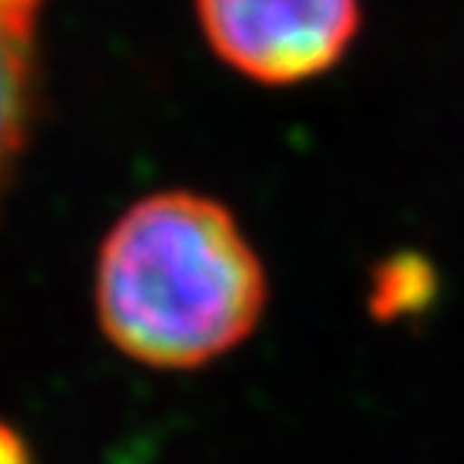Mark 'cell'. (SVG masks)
Returning <instances> with one entry per match:
<instances>
[{"label":"cell","mask_w":464,"mask_h":464,"mask_svg":"<svg viewBox=\"0 0 464 464\" xmlns=\"http://www.w3.org/2000/svg\"><path fill=\"white\" fill-rule=\"evenodd\" d=\"M268 281L223 203L165 190L132 203L97 258L101 329L123 355L188 371L223 358L258 326Z\"/></svg>","instance_id":"6da1fadb"},{"label":"cell","mask_w":464,"mask_h":464,"mask_svg":"<svg viewBox=\"0 0 464 464\" xmlns=\"http://www.w3.org/2000/svg\"><path fill=\"white\" fill-rule=\"evenodd\" d=\"M203 36L232 72L300 84L333 72L362 26L358 0H197Z\"/></svg>","instance_id":"7a4b0ae2"},{"label":"cell","mask_w":464,"mask_h":464,"mask_svg":"<svg viewBox=\"0 0 464 464\" xmlns=\"http://www.w3.org/2000/svg\"><path fill=\"white\" fill-rule=\"evenodd\" d=\"M29 45L33 39L0 23V190L20 161L36 110V68Z\"/></svg>","instance_id":"3957f363"},{"label":"cell","mask_w":464,"mask_h":464,"mask_svg":"<svg viewBox=\"0 0 464 464\" xmlns=\"http://www.w3.org/2000/svg\"><path fill=\"white\" fill-rule=\"evenodd\" d=\"M43 4L45 0H0V23L14 29V33H20V36L33 39Z\"/></svg>","instance_id":"277c9868"},{"label":"cell","mask_w":464,"mask_h":464,"mask_svg":"<svg viewBox=\"0 0 464 464\" xmlns=\"http://www.w3.org/2000/svg\"><path fill=\"white\" fill-rule=\"evenodd\" d=\"M20 461V451H16V442L10 435L0 432V464H16Z\"/></svg>","instance_id":"5b68a950"}]
</instances>
